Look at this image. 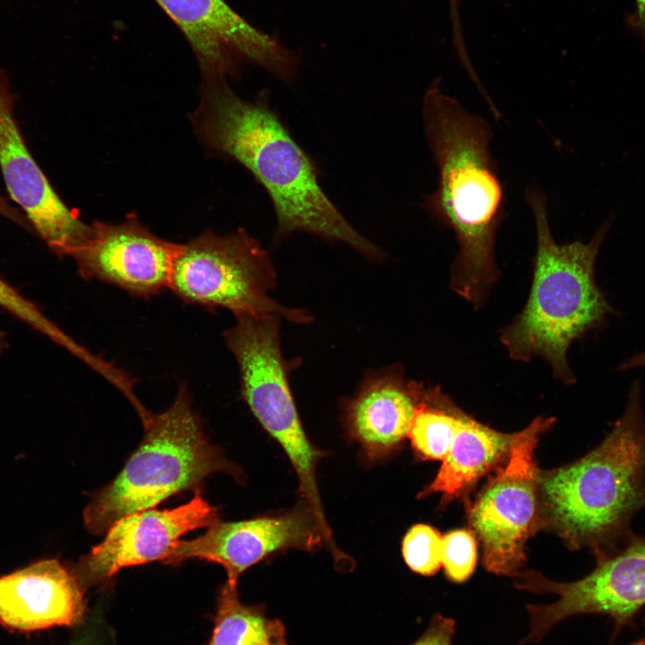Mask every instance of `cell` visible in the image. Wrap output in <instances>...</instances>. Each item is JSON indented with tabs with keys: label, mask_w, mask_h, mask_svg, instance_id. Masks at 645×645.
<instances>
[{
	"label": "cell",
	"mask_w": 645,
	"mask_h": 645,
	"mask_svg": "<svg viewBox=\"0 0 645 645\" xmlns=\"http://www.w3.org/2000/svg\"><path fill=\"white\" fill-rule=\"evenodd\" d=\"M426 388L408 379L400 366H391L367 374L344 402L345 433L359 445L366 462L378 463L400 449Z\"/></svg>",
	"instance_id": "obj_15"
},
{
	"label": "cell",
	"mask_w": 645,
	"mask_h": 645,
	"mask_svg": "<svg viewBox=\"0 0 645 645\" xmlns=\"http://www.w3.org/2000/svg\"><path fill=\"white\" fill-rule=\"evenodd\" d=\"M477 558V539L471 531L456 529L443 536L442 566L451 581L467 580L475 570Z\"/></svg>",
	"instance_id": "obj_22"
},
{
	"label": "cell",
	"mask_w": 645,
	"mask_h": 645,
	"mask_svg": "<svg viewBox=\"0 0 645 645\" xmlns=\"http://www.w3.org/2000/svg\"><path fill=\"white\" fill-rule=\"evenodd\" d=\"M280 319L237 315L224 340L237 363L245 403L287 455L298 478L301 499L314 512L326 544L332 546L316 477L318 461L327 452L312 443L299 417L288 381L293 365L281 351Z\"/></svg>",
	"instance_id": "obj_6"
},
{
	"label": "cell",
	"mask_w": 645,
	"mask_h": 645,
	"mask_svg": "<svg viewBox=\"0 0 645 645\" xmlns=\"http://www.w3.org/2000/svg\"><path fill=\"white\" fill-rule=\"evenodd\" d=\"M194 122L211 147L245 167L265 188L276 213L277 240L307 232L345 243L366 258H382L323 192L314 163L271 108L268 93L246 100L225 80L205 82Z\"/></svg>",
	"instance_id": "obj_2"
},
{
	"label": "cell",
	"mask_w": 645,
	"mask_h": 645,
	"mask_svg": "<svg viewBox=\"0 0 645 645\" xmlns=\"http://www.w3.org/2000/svg\"><path fill=\"white\" fill-rule=\"evenodd\" d=\"M325 546L321 527L309 505L300 500L294 508L271 515L231 522L219 520L190 540H179L165 564L197 559L216 563L227 581L237 585L248 568L290 549L315 552Z\"/></svg>",
	"instance_id": "obj_10"
},
{
	"label": "cell",
	"mask_w": 645,
	"mask_h": 645,
	"mask_svg": "<svg viewBox=\"0 0 645 645\" xmlns=\"http://www.w3.org/2000/svg\"><path fill=\"white\" fill-rule=\"evenodd\" d=\"M543 529L572 550L593 556L623 546L634 533L632 518L645 508V417L634 383L622 416L603 441L583 457L541 471Z\"/></svg>",
	"instance_id": "obj_3"
},
{
	"label": "cell",
	"mask_w": 645,
	"mask_h": 645,
	"mask_svg": "<svg viewBox=\"0 0 645 645\" xmlns=\"http://www.w3.org/2000/svg\"><path fill=\"white\" fill-rule=\"evenodd\" d=\"M84 611L82 587L58 560H40L0 578V624L9 629L73 626Z\"/></svg>",
	"instance_id": "obj_16"
},
{
	"label": "cell",
	"mask_w": 645,
	"mask_h": 645,
	"mask_svg": "<svg viewBox=\"0 0 645 645\" xmlns=\"http://www.w3.org/2000/svg\"><path fill=\"white\" fill-rule=\"evenodd\" d=\"M462 412L440 387H426L408 434L415 454L424 460L442 461Z\"/></svg>",
	"instance_id": "obj_19"
},
{
	"label": "cell",
	"mask_w": 645,
	"mask_h": 645,
	"mask_svg": "<svg viewBox=\"0 0 645 645\" xmlns=\"http://www.w3.org/2000/svg\"><path fill=\"white\" fill-rule=\"evenodd\" d=\"M74 645H84V644H82L81 641H78V642L75 643Z\"/></svg>",
	"instance_id": "obj_29"
},
{
	"label": "cell",
	"mask_w": 645,
	"mask_h": 645,
	"mask_svg": "<svg viewBox=\"0 0 645 645\" xmlns=\"http://www.w3.org/2000/svg\"><path fill=\"white\" fill-rule=\"evenodd\" d=\"M0 216L18 224L25 229L32 231V228L25 215L20 210L13 207L2 195H0Z\"/></svg>",
	"instance_id": "obj_24"
},
{
	"label": "cell",
	"mask_w": 645,
	"mask_h": 645,
	"mask_svg": "<svg viewBox=\"0 0 645 645\" xmlns=\"http://www.w3.org/2000/svg\"><path fill=\"white\" fill-rule=\"evenodd\" d=\"M637 12L633 18V25L645 39V0H636Z\"/></svg>",
	"instance_id": "obj_25"
},
{
	"label": "cell",
	"mask_w": 645,
	"mask_h": 645,
	"mask_svg": "<svg viewBox=\"0 0 645 645\" xmlns=\"http://www.w3.org/2000/svg\"><path fill=\"white\" fill-rule=\"evenodd\" d=\"M276 280L268 253L245 229L225 236L206 230L183 245L168 288L186 304L228 309L235 316L278 315L309 323L307 310L285 307L269 296Z\"/></svg>",
	"instance_id": "obj_7"
},
{
	"label": "cell",
	"mask_w": 645,
	"mask_h": 645,
	"mask_svg": "<svg viewBox=\"0 0 645 645\" xmlns=\"http://www.w3.org/2000/svg\"><path fill=\"white\" fill-rule=\"evenodd\" d=\"M16 100L0 65V170L6 190L45 244L56 255L72 257L91 227L64 203L31 155L16 119Z\"/></svg>",
	"instance_id": "obj_11"
},
{
	"label": "cell",
	"mask_w": 645,
	"mask_h": 645,
	"mask_svg": "<svg viewBox=\"0 0 645 645\" xmlns=\"http://www.w3.org/2000/svg\"><path fill=\"white\" fill-rule=\"evenodd\" d=\"M594 558L593 570L573 581H555L530 570L513 577L518 589L557 597L551 604L526 606L529 631L521 644L541 641L556 624L578 615L609 616L612 640L633 624L645 606V536L633 533L615 551Z\"/></svg>",
	"instance_id": "obj_9"
},
{
	"label": "cell",
	"mask_w": 645,
	"mask_h": 645,
	"mask_svg": "<svg viewBox=\"0 0 645 645\" xmlns=\"http://www.w3.org/2000/svg\"><path fill=\"white\" fill-rule=\"evenodd\" d=\"M443 537L427 524L413 525L404 535L401 554L408 567L417 574L432 576L442 567Z\"/></svg>",
	"instance_id": "obj_21"
},
{
	"label": "cell",
	"mask_w": 645,
	"mask_h": 645,
	"mask_svg": "<svg viewBox=\"0 0 645 645\" xmlns=\"http://www.w3.org/2000/svg\"><path fill=\"white\" fill-rule=\"evenodd\" d=\"M422 116L438 171L436 189L423 206L456 236L451 288L479 309L498 280L495 236L506 216L504 186L489 149L493 132L486 119L443 93L439 79L424 95Z\"/></svg>",
	"instance_id": "obj_1"
},
{
	"label": "cell",
	"mask_w": 645,
	"mask_h": 645,
	"mask_svg": "<svg viewBox=\"0 0 645 645\" xmlns=\"http://www.w3.org/2000/svg\"><path fill=\"white\" fill-rule=\"evenodd\" d=\"M208 645H288L280 620L266 616L263 606L241 603L237 585L220 589L212 634Z\"/></svg>",
	"instance_id": "obj_18"
},
{
	"label": "cell",
	"mask_w": 645,
	"mask_h": 645,
	"mask_svg": "<svg viewBox=\"0 0 645 645\" xmlns=\"http://www.w3.org/2000/svg\"><path fill=\"white\" fill-rule=\"evenodd\" d=\"M512 437L513 434L493 429L463 411L435 477L418 497L438 494L445 504L463 495L483 476L504 462Z\"/></svg>",
	"instance_id": "obj_17"
},
{
	"label": "cell",
	"mask_w": 645,
	"mask_h": 645,
	"mask_svg": "<svg viewBox=\"0 0 645 645\" xmlns=\"http://www.w3.org/2000/svg\"><path fill=\"white\" fill-rule=\"evenodd\" d=\"M455 622L440 613L434 614L425 632L410 645H453Z\"/></svg>",
	"instance_id": "obj_23"
},
{
	"label": "cell",
	"mask_w": 645,
	"mask_h": 645,
	"mask_svg": "<svg viewBox=\"0 0 645 645\" xmlns=\"http://www.w3.org/2000/svg\"><path fill=\"white\" fill-rule=\"evenodd\" d=\"M555 422L538 417L513 433L509 454L474 502L468 505L470 531L479 543L486 571L514 577L526 561L527 541L543 529L538 469L539 436Z\"/></svg>",
	"instance_id": "obj_8"
},
{
	"label": "cell",
	"mask_w": 645,
	"mask_h": 645,
	"mask_svg": "<svg viewBox=\"0 0 645 645\" xmlns=\"http://www.w3.org/2000/svg\"><path fill=\"white\" fill-rule=\"evenodd\" d=\"M7 348V338L5 332L0 329V355Z\"/></svg>",
	"instance_id": "obj_27"
},
{
	"label": "cell",
	"mask_w": 645,
	"mask_h": 645,
	"mask_svg": "<svg viewBox=\"0 0 645 645\" xmlns=\"http://www.w3.org/2000/svg\"><path fill=\"white\" fill-rule=\"evenodd\" d=\"M87 242L72 259L85 280H97L149 297L169 288L183 245L151 233L135 216L117 224L93 222Z\"/></svg>",
	"instance_id": "obj_13"
},
{
	"label": "cell",
	"mask_w": 645,
	"mask_h": 645,
	"mask_svg": "<svg viewBox=\"0 0 645 645\" xmlns=\"http://www.w3.org/2000/svg\"><path fill=\"white\" fill-rule=\"evenodd\" d=\"M630 645H645V637H643V638H641V639H640V640L635 641L634 642H632V643L630 644Z\"/></svg>",
	"instance_id": "obj_28"
},
{
	"label": "cell",
	"mask_w": 645,
	"mask_h": 645,
	"mask_svg": "<svg viewBox=\"0 0 645 645\" xmlns=\"http://www.w3.org/2000/svg\"><path fill=\"white\" fill-rule=\"evenodd\" d=\"M642 366H645V351L637 353L636 355L628 358L626 361H624L619 366L618 370L624 371Z\"/></svg>",
	"instance_id": "obj_26"
},
{
	"label": "cell",
	"mask_w": 645,
	"mask_h": 645,
	"mask_svg": "<svg viewBox=\"0 0 645 645\" xmlns=\"http://www.w3.org/2000/svg\"><path fill=\"white\" fill-rule=\"evenodd\" d=\"M0 306L52 341L79 356L83 347L47 318L33 302L0 277Z\"/></svg>",
	"instance_id": "obj_20"
},
{
	"label": "cell",
	"mask_w": 645,
	"mask_h": 645,
	"mask_svg": "<svg viewBox=\"0 0 645 645\" xmlns=\"http://www.w3.org/2000/svg\"><path fill=\"white\" fill-rule=\"evenodd\" d=\"M537 233L530 291L522 310L500 331L510 357L546 360L554 377L575 382L567 361L571 344L599 326L612 307L595 280V262L615 217H609L589 243L558 244L553 237L545 194L529 188L525 194Z\"/></svg>",
	"instance_id": "obj_4"
},
{
	"label": "cell",
	"mask_w": 645,
	"mask_h": 645,
	"mask_svg": "<svg viewBox=\"0 0 645 645\" xmlns=\"http://www.w3.org/2000/svg\"><path fill=\"white\" fill-rule=\"evenodd\" d=\"M155 2L186 38L205 82L225 80L234 56L288 78L289 59L277 43L250 25L225 0Z\"/></svg>",
	"instance_id": "obj_14"
},
{
	"label": "cell",
	"mask_w": 645,
	"mask_h": 645,
	"mask_svg": "<svg viewBox=\"0 0 645 645\" xmlns=\"http://www.w3.org/2000/svg\"><path fill=\"white\" fill-rule=\"evenodd\" d=\"M219 518L218 508L207 502L200 490L187 503L176 508L129 514L115 522L106 538L71 571L83 589L100 584L125 567L163 562L183 535L209 528Z\"/></svg>",
	"instance_id": "obj_12"
},
{
	"label": "cell",
	"mask_w": 645,
	"mask_h": 645,
	"mask_svg": "<svg viewBox=\"0 0 645 645\" xmlns=\"http://www.w3.org/2000/svg\"><path fill=\"white\" fill-rule=\"evenodd\" d=\"M143 437L123 469L98 490L83 512L88 531L103 535L118 520L152 509L168 498L194 489L216 472L244 479L204 434L185 383L168 408L142 423Z\"/></svg>",
	"instance_id": "obj_5"
}]
</instances>
